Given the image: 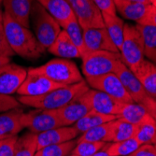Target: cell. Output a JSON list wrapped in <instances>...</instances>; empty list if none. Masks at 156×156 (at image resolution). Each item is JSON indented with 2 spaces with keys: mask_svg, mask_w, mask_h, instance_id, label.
Instances as JSON below:
<instances>
[{
  "mask_svg": "<svg viewBox=\"0 0 156 156\" xmlns=\"http://www.w3.org/2000/svg\"><path fill=\"white\" fill-rule=\"evenodd\" d=\"M117 118L118 117L116 115H106V114H102V113H98L92 109L89 113H87L83 118H81L72 126L74 127L76 132L79 134V136H80L81 134L88 131L91 128H94V127L97 125L111 122Z\"/></svg>",
  "mask_w": 156,
  "mask_h": 156,
  "instance_id": "cb8c5ba5",
  "label": "cell"
},
{
  "mask_svg": "<svg viewBox=\"0 0 156 156\" xmlns=\"http://www.w3.org/2000/svg\"><path fill=\"white\" fill-rule=\"evenodd\" d=\"M64 86L65 85L54 82L29 68L27 70V76L18 89L17 94L21 96H38Z\"/></svg>",
  "mask_w": 156,
  "mask_h": 156,
  "instance_id": "8fae6325",
  "label": "cell"
},
{
  "mask_svg": "<svg viewBox=\"0 0 156 156\" xmlns=\"http://www.w3.org/2000/svg\"><path fill=\"white\" fill-rule=\"evenodd\" d=\"M109 123L106 122L100 125H97L94 128L89 129L88 131L81 134L79 138L77 139V142H81V141H89V142H108V133H109Z\"/></svg>",
  "mask_w": 156,
  "mask_h": 156,
  "instance_id": "1f68e13d",
  "label": "cell"
},
{
  "mask_svg": "<svg viewBox=\"0 0 156 156\" xmlns=\"http://www.w3.org/2000/svg\"><path fill=\"white\" fill-rule=\"evenodd\" d=\"M141 104L145 107L149 114L156 120V98L148 95Z\"/></svg>",
  "mask_w": 156,
  "mask_h": 156,
  "instance_id": "60d3db41",
  "label": "cell"
},
{
  "mask_svg": "<svg viewBox=\"0 0 156 156\" xmlns=\"http://www.w3.org/2000/svg\"><path fill=\"white\" fill-rule=\"evenodd\" d=\"M90 89L86 80L52 90L38 96H20V103L27 107L42 109H58L72 101L74 98Z\"/></svg>",
  "mask_w": 156,
  "mask_h": 156,
  "instance_id": "7a4b0ae2",
  "label": "cell"
},
{
  "mask_svg": "<svg viewBox=\"0 0 156 156\" xmlns=\"http://www.w3.org/2000/svg\"><path fill=\"white\" fill-rule=\"evenodd\" d=\"M81 29L104 28L102 12L93 0H66Z\"/></svg>",
  "mask_w": 156,
  "mask_h": 156,
  "instance_id": "ba28073f",
  "label": "cell"
},
{
  "mask_svg": "<svg viewBox=\"0 0 156 156\" xmlns=\"http://www.w3.org/2000/svg\"><path fill=\"white\" fill-rule=\"evenodd\" d=\"M137 24L156 26V8L152 6L151 4H150L146 14L144 15V17L137 23Z\"/></svg>",
  "mask_w": 156,
  "mask_h": 156,
  "instance_id": "f35d334b",
  "label": "cell"
},
{
  "mask_svg": "<svg viewBox=\"0 0 156 156\" xmlns=\"http://www.w3.org/2000/svg\"><path fill=\"white\" fill-rule=\"evenodd\" d=\"M102 16L105 28L120 51L123 39L124 23L122 19H121L117 15H109L107 13H102Z\"/></svg>",
  "mask_w": 156,
  "mask_h": 156,
  "instance_id": "83f0119b",
  "label": "cell"
},
{
  "mask_svg": "<svg viewBox=\"0 0 156 156\" xmlns=\"http://www.w3.org/2000/svg\"><path fill=\"white\" fill-rule=\"evenodd\" d=\"M79 136L73 126H61L37 135V151L54 144H61L73 140Z\"/></svg>",
  "mask_w": 156,
  "mask_h": 156,
  "instance_id": "9a60e30c",
  "label": "cell"
},
{
  "mask_svg": "<svg viewBox=\"0 0 156 156\" xmlns=\"http://www.w3.org/2000/svg\"><path fill=\"white\" fill-rule=\"evenodd\" d=\"M5 13L21 25L29 28L32 0H3Z\"/></svg>",
  "mask_w": 156,
  "mask_h": 156,
  "instance_id": "e0dca14e",
  "label": "cell"
},
{
  "mask_svg": "<svg viewBox=\"0 0 156 156\" xmlns=\"http://www.w3.org/2000/svg\"><path fill=\"white\" fill-rule=\"evenodd\" d=\"M82 33L87 51H107L112 52H120L105 27L82 29Z\"/></svg>",
  "mask_w": 156,
  "mask_h": 156,
  "instance_id": "5bb4252c",
  "label": "cell"
},
{
  "mask_svg": "<svg viewBox=\"0 0 156 156\" xmlns=\"http://www.w3.org/2000/svg\"><path fill=\"white\" fill-rule=\"evenodd\" d=\"M17 136L0 140V156H14L17 143Z\"/></svg>",
  "mask_w": 156,
  "mask_h": 156,
  "instance_id": "e575fe53",
  "label": "cell"
},
{
  "mask_svg": "<svg viewBox=\"0 0 156 156\" xmlns=\"http://www.w3.org/2000/svg\"><path fill=\"white\" fill-rule=\"evenodd\" d=\"M30 69L65 86L73 85L83 80L81 73L76 64L68 59H52L43 66Z\"/></svg>",
  "mask_w": 156,
  "mask_h": 156,
  "instance_id": "3957f363",
  "label": "cell"
},
{
  "mask_svg": "<svg viewBox=\"0 0 156 156\" xmlns=\"http://www.w3.org/2000/svg\"><path fill=\"white\" fill-rule=\"evenodd\" d=\"M92 109L106 115H116L118 117V111L121 102L116 100L110 95L97 91L94 89H89L88 91Z\"/></svg>",
  "mask_w": 156,
  "mask_h": 156,
  "instance_id": "ac0fdd59",
  "label": "cell"
},
{
  "mask_svg": "<svg viewBox=\"0 0 156 156\" xmlns=\"http://www.w3.org/2000/svg\"><path fill=\"white\" fill-rule=\"evenodd\" d=\"M27 76V70L16 64L9 63L0 67V94L11 95L18 89Z\"/></svg>",
  "mask_w": 156,
  "mask_h": 156,
  "instance_id": "7c38bea8",
  "label": "cell"
},
{
  "mask_svg": "<svg viewBox=\"0 0 156 156\" xmlns=\"http://www.w3.org/2000/svg\"><path fill=\"white\" fill-rule=\"evenodd\" d=\"M48 51L55 55L64 59L80 58V53L77 47L74 45L72 40L65 30H62L53 43L48 48Z\"/></svg>",
  "mask_w": 156,
  "mask_h": 156,
  "instance_id": "ffe728a7",
  "label": "cell"
},
{
  "mask_svg": "<svg viewBox=\"0 0 156 156\" xmlns=\"http://www.w3.org/2000/svg\"><path fill=\"white\" fill-rule=\"evenodd\" d=\"M23 113L21 108L0 113V140L16 136L24 128L21 121Z\"/></svg>",
  "mask_w": 156,
  "mask_h": 156,
  "instance_id": "2e32d148",
  "label": "cell"
},
{
  "mask_svg": "<svg viewBox=\"0 0 156 156\" xmlns=\"http://www.w3.org/2000/svg\"><path fill=\"white\" fill-rule=\"evenodd\" d=\"M3 18H4V12L0 8V23H3Z\"/></svg>",
  "mask_w": 156,
  "mask_h": 156,
  "instance_id": "f6af8a7d",
  "label": "cell"
},
{
  "mask_svg": "<svg viewBox=\"0 0 156 156\" xmlns=\"http://www.w3.org/2000/svg\"><path fill=\"white\" fill-rule=\"evenodd\" d=\"M21 121L24 128L37 135L63 126L56 109L36 108L29 112H23Z\"/></svg>",
  "mask_w": 156,
  "mask_h": 156,
  "instance_id": "52a82bcc",
  "label": "cell"
},
{
  "mask_svg": "<svg viewBox=\"0 0 156 156\" xmlns=\"http://www.w3.org/2000/svg\"><path fill=\"white\" fill-rule=\"evenodd\" d=\"M3 3V0H0V5H1Z\"/></svg>",
  "mask_w": 156,
  "mask_h": 156,
  "instance_id": "7dc6e473",
  "label": "cell"
},
{
  "mask_svg": "<svg viewBox=\"0 0 156 156\" xmlns=\"http://www.w3.org/2000/svg\"><path fill=\"white\" fill-rule=\"evenodd\" d=\"M88 91L74 98L61 108L56 109L63 126H72L92 110Z\"/></svg>",
  "mask_w": 156,
  "mask_h": 156,
  "instance_id": "30bf717a",
  "label": "cell"
},
{
  "mask_svg": "<svg viewBox=\"0 0 156 156\" xmlns=\"http://www.w3.org/2000/svg\"><path fill=\"white\" fill-rule=\"evenodd\" d=\"M134 137L140 145L154 144L156 139V120L148 114L138 124H136Z\"/></svg>",
  "mask_w": 156,
  "mask_h": 156,
  "instance_id": "484cf974",
  "label": "cell"
},
{
  "mask_svg": "<svg viewBox=\"0 0 156 156\" xmlns=\"http://www.w3.org/2000/svg\"><path fill=\"white\" fill-rule=\"evenodd\" d=\"M143 40L144 55L149 61L156 65V26L136 24Z\"/></svg>",
  "mask_w": 156,
  "mask_h": 156,
  "instance_id": "d4e9b609",
  "label": "cell"
},
{
  "mask_svg": "<svg viewBox=\"0 0 156 156\" xmlns=\"http://www.w3.org/2000/svg\"><path fill=\"white\" fill-rule=\"evenodd\" d=\"M107 142L99 141V142H89V141H81L77 142L75 148L69 153L70 156H91L97 151H101Z\"/></svg>",
  "mask_w": 156,
  "mask_h": 156,
  "instance_id": "836d02e7",
  "label": "cell"
},
{
  "mask_svg": "<svg viewBox=\"0 0 156 156\" xmlns=\"http://www.w3.org/2000/svg\"><path fill=\"white\" fill-rule=\"evenodd\" d=\"M129 156H156V148L154 144H143L131 153Z\"/></svg>",
  "mask_w": 156,
  "mask_h": 156,
  "instance_id": "ab89813d",
  "label": "cell"
},
{
  "mask_svg": "<svg viewBox=\"0 0 156 156\" xmlns=\"http://www.w3.org/2000/svg\"><path fill=\"white\" fill-rule=\"evenodd\" d=\"M31 15L38 43L44 49H48L62 31V27L38 2L33 3Z\"/></svg>",
  "mask_w": 156,
  "mask_h": 156,
  "instance_id": "277c9868",
  "label": "cell"
},
{
  "mask_svg": "<svg viewBox=\"0 0 156 156\" xmlns=\"http://www.w3.org/2000/svg\"><path fill=\"white\" fill-rule=\"evenodd\" d=\"M140 143L133 137L119 142H112L111 144H107L103 149L110 156H129L131 153L136 151Z\"/></svg>",
  "mask_w": 156,
  "mask_h": 156,
  "instance_id": "f1b7e54d",
  "label": "cell"
},
{
  "mask_svg": "<svg viewBox=\"0 0 156 156\" xmlns=\"http://www.w3.org/2000/svg\"><path fill=\"white\" fill-rule=\"evenodd\" d=\"M154 146H155V148H156V139H155V143H154Z\"/></svg>",
  "mask_w": 156,
  "mask_h": 156,
  "instance_id": "c3c4849f",
  "label": "cell"
},
{
  "mask_svg": "<svg viewBox=\"0 0 156 156\" xmlns=\"http://www.w3.org/2000/svg\"><path fill=\"white\" fill-rule=\"evenodd\" d=\"M21 108V104L15 98L10 95L0 94V113Z\"/></svg>",
  "mask_w": 156,
  "mask_h": 156,
  "instance_id": "d590c367",
  "label": "cell"
},
{
  "mask_svg": "<svg viewBox=\"0 0 156 156\" xmlns=\"http://www.w3.org/2000/svg\"><path fill=\"white\" fill-rule=\"evenodd\" d=\"M120 53L122 62L133 73L145 60L143 40L136 25L124 23Z\"/></svg>",
  "mask_w": 156,
  "mask_h": 156,
  "instance_id": "5b68a950",
  "label": "cell"
},
{
  "mask_svg": "<svg viewBox=\"0 0 156 156\" xmlns=\"http://www.w3.org/2000/svg\"><path fill=\"white\" fill-rule=\"evenodd\" d=\"M3 26L8 43L14 53L25 59H37L45 51L33 32L12 20L4 12Z\"/></svg>",
  "mask_w": 156,
  "mask_h": 156,
  "instance_id": "6da1fadb",
  "label": "cell"
},
{
  "mask_svg": "<svg viewBox=\"0 0 156 156\" xmlns=\"http://www.w3.org/2000/svg\"><path fill=\"white\" fill-rule=\"evenodd\" d=\"M77 144V140L73 139L61 144H54L38 150L35 156H67L72 151Z\"/></svg>",
  "mask_w": 156,
  "mask_h": 156,
  "instance_id": "d6a6232c",
  "label": "cell"
},
{
  "mask_svg": "<svg viewBox=\"0 0 156 156\" xmlns=\"http://www.w3.org/2000/svg\"><path fill=\"white\" fill-rule=\"evenodd\" d=\"M136 125L127 121L117 118L109 123V133L108 142H119L129 138H133L136 134Z\"/></svg>",
  "mask_w": 156,
  "mask_h": 156,
  "instance_id": "7402d4cb",
  "label": "cell"
},
{
  "mask_svg": "<svg viewBox=\"0 0 156 156\" xmlns=\"http://www.w3.org/2000/svg\"><path fill=\"white\" fill-rule=\"evenodd\" d=\"M113 73L116 74V76L120 79L125 90L130 94V96L132 97L133 101L135 103L141 104L144 101V99L149 95L146 93L140 80L136 78V76L131 71V70L124 65L122 61H121L117 65Z\"/></svg>",
  "mask_w": 156,
  "mask_h": 156,
  "instance_id": "4fadbf2b",
  "label": "cell"
},
{
  "mask_svg": "<svg viewBox=\"0 0 156 156\" xmlns=\"http://www.w3.org/2000/svg\"><path fill=\"white\" fill-rule=\"evenodd\" d=\"M91 156H110L104 149H102L101 151H97L96 153H94V154H93V155H91Z\"/></svg>",
  "mask_w": 156,
  "mask_h": 156,
  "instance_id": "7bdbcfd3",
  "label": "cell"
},
{
  "mask_svg": "<svg viewBox=\"0 0 156 156\" xmlns=\"http://www.w3.org/2000/svg\"><path fill=\"white\" fill-rule=\"evenodd\" d=\"M37 151V134L27 132L21 137H18L14 156H35Z\"/></svg>",
  "mask_w": 156,
  "mask_h": 156,
  "instance_id": "f546056e",
  "label": "cell"
},
{
  "mask_svg": "<svg viewBox=\"0 0 156 156\" xmlns=\"http://www.w3.org/2000/svg\"><path fill=\"white\" fill-rule=\"evenodd\" d=\"M86 82L91 88L103 92L120 102H134L130 94L125 90L120 79L114 73H108L93 78H86Z\"/></svg>",
  "mask_w": 156,
  "mask_h": 156,
  "instance_id": "9c48e42d",
  "label": "cell"
},
{
  "mask_svg": "<svg viewBox=\"0 0 156 156\" xmlns=\"http://www.w3.org/2000/svg\"><path fill=\"white\" fill-rule=\"evenodd\" d=\"M149 114L142 104L121 102L118 111V118H122L133 124H138Z\"/></svg>",
  "mask_w": 156,
  "mask_h": 156,
  "instance_id": "4316f807",
  "label": "cell"
},
{
  "mask_svg": "<svg viewBox=\"0 0 156 156\" xmlns=\"http://www.w3.org/2000/svg\"><path fill=\"white\" fill-rule=\"evenodd\" d=\"M150 1H151V4L156 8V0H150Z\"/></svg>",
  "mask_w": 156,
  "mask_h": 156,
  "instance_id": "bcb514c9",
  "label": "cell"
},
{
  "mask_svg": "<svg viewBox=\"0 0 156 156\" xmlns=\"http://www.w3.org/2000/svg\"><path fill=\"white\" fill-rule=\"evenodd\" d=\"M10 63V58L9 57H5V56H0V67H2L3 66Z\"/></svg>",
  "mask_w": 156,
  "mask_h": 156,
  "instance_id": "b9f144b4",
  "label": "cell"
},
{
  "mask_svg": "<svg viewBox=\"0 0 156 156\" xmlns=\"http://www.w3.org/2000/svg\"><path fill=\"white\" fill-rule=\"evenodd\" d=\"M97 8L102 13H107L109 15H116V7L114 0H93Z\"/></svg>",
  "mask_w": 156,
  "mask_h": 156,
  "instance_id": "74e56055",
  "label": "cell"
},
{
  "mask_svg": "<svg viewBox=\"0 0 156 156\" xmlns=\"http://www.w3.org/2000/svg\"><path fill=\"white\" fill-rule=\"evenodd\" d=\"M82 58V73L86 78L113 73L117 65L122 61L120 52L107 51H87Z\"/></svg>",
  "mask_w": 156,
  "mask_h": 156,
  "instance_id": "8992f818",
  "label": "cell"
},
{
  "mask_svg": "<svg viewBox=\"0 0 156 156\" xmlns=\"http://www.w3.org/2000/svg\"><path fill=\"white\" fill-rule=\"evenodd\" d=\"M126 1L139 2V3H144V4H151V1H150V0H126Z\"/></svg>",
  "mask_w": 156,
  "mask_h": 156,
  "instance_id": "ee69618b",
  "label": "cell"
},
{
  "mask_svg": "<svg viewBox=\"0 0 156 156\" xmlns=\"http://www.w3.org/2000/svg\"><path fill=\"white\" fill-rule=\"evenodd\" d=\"M13 54L14 52L9 47L8 40L6 38L3 23H0V56H5V57L10 58Z\"/></svg>",
  "mask_w": 156,
  "mask_h": 156,
  "instance_id": "8d00e7d4",
  "label": "cell"
},
{
  "mask_svg": "<svg viewBox=\"0 0 156 156\" xmlns=\"http://www.w3.org/2000/svg\"><path fill=\"white\" fill-rule=\"evenodd\" d=\"M116 10L121 15L127 19L138 23L146 14L150 4H144L139 2H131L126 0H114Z\"/></svg>",
  "mask_w": 156,
  "mask_h": 156,
  "instance_id": "603a6c76",
  "label": "cell"
},
{
  "mask_svg": "<svg viewBox=\"0 0 156 156\" xmlns=\"http://www.w3.org/2000/svg\"><path fill=\"white\" fill-rule=\"evenodd\" d=\"M62 28H63V30H65L67 33L70 39L72 40L74 45L79 50L80 56H83L85 53L87 52V49H86V47H85L81 27L80 26L76 17L71 19L68 23H66Z\"/></svg>",
  "mask_w": 156,
  "mask_h": 156,
  "instance_id": "4dcf8cb0",
  "label": "cell"
},
{
  "mask_svg": "<svg viewBox=\"0 0 156 156\" xmlns=\"http://www.w3.org/2000/svg\"><path fill=\"white\" fill-rule=\"evenodd\" d=\"M134 74L140 80L146 93L156 98V65L145 59Z\"/></svg>",
  "mask_w": 156,
  "mask_h": 156,
  "instance_id": "44dd1931",
  "label": "cell"
},
{
  "mask_svg": "<svg viewBox=\"0 0 156 156\" xmlns=\"http://www.w3.org/2000/svg\"><path fill=\"white\" fill-rule=\"evenodd\" d=\"M67 156H70V155H67Z\"/></svg>",
  "mask_w": 156,
  "mask_h": 156,
  "instance_id": "681fc988",
  "label": "cell"
},
{
  "mask_svg": "<svg viewBox=\"0 0 156 156\" xmlns=\"http://www.w3.org/2000/svg\"><path fill=\"white\" fill-rule=\"evenodd\" d=\"M37 1L58 22L61 27L75 17L66 0H37Z\"/></svg>",
  "mask_w": 156,
  "mask_h": 156,
  "instance_id": "d6986e66",
  "label": "cell"
}]
</instances>
